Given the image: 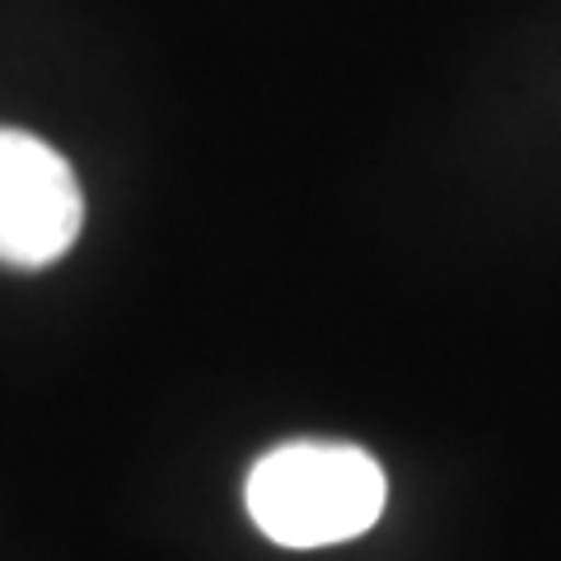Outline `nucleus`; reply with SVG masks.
Instances as JSON below:
<instances>
[{
  "instance_id": "nucleus-1",
  "label": "nucleus",
  "mask_w": 561,
  "mask_h": 561,
  "mask_svg": "<svg viewBox=\"0 0 561 561\" xmlns=\"http://www.w3.org/2000/svg\"><path fill=\"white\" fill-rule=\"evenodd\" d=\"M243 501L253 524L280 548H332L375 529L389 482L360 445L290 440L253 463Z\"/></svg>"
},
{
  "instance_id": "nucleus-2",
  "label": "nucleus",
  "mask_w": 561,
  "mask_h": 561,
  "mask_svg": "<svg viewBox=\"0 0 561 561\" xmlns=\"http://www.w3.org/2000/svg\"><path fill=\"white\" fill-rule=\"evenodd\" d=\"M84 225L80 179L33 131L0 127V262L51 267L66 257Z\"/></svg>"
}]
</instances>
